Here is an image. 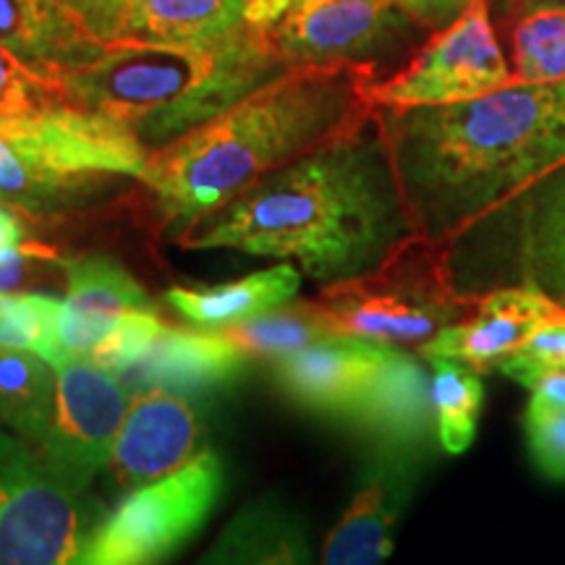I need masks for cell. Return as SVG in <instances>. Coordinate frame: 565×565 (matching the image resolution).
I'll return each mask as SVG.
<instances>
[{"mask_svg": "<svg viewBox=\"0 0 565 565\" xmlns=\"http://www.w3.org/2000/svg\"><path fill=\"white\" fill-rule=\"evenodd\" d=\"M412 236L374 110L356 129L267 173L179 244L294 259L303 275L330 286L374 270Z\"/></svg>", "mask_w": 565, "mask_h": 565, "instance_id": "cell-1", "label": "cell"}, {"mask_svg": "<svg viewBox=\"0 0 565 565\" xmlns=\"http://www.w3.org/2000/svg\"><path fill=\"white\" fill-rule=\"evenodd\" d=\"M416 236L456 246L565 162V79L450 105L374 108Z\"/></svg>", "mask_w": 565, "mask_h": 565, "instance_id": "cell-2", "label": "cell"}, {"mask_svg": "<svg viewBox=\"0 0 565 565\" xmlns=\"http://www.w3.org/2000/svg\"><path fill=\"white\" fill-rule=\"evenodd\" d=\"M377 66L288 68L147 160L139 181L173 242L267 173L356 129L374 113Z\"/></svg>", "mask_w": 565, "mask_h": 565, "instance_id": "cell-3", "label": "cell"}, {"mask_svg": "<svg viewBox=\"0 0 565 565\" xmlns=\"http://www.w3.org/2000/svg\"><path fill=\"white\" fill-rule=\"evenodd\" d=\"M282 71L288 66L275 53L270 32L246 24L194 45L113 42L87 66L66 71L53 84L63 103L124 124L154 152Z\"/></svg>", "mask_w": 565, "mask_h": 565, "instance_id": "cell-4", "label": "cell"}, {"mask_svg": "<svg viewBox=\"0 0 565 565\" xmlns=\"http://www.w3.org/2000/svg\"><path fill=\"white\" fill-rule=\"evenodd\" d=\"M150 150L124 124L55 100L0 118V202L53 215L116 175L145 173Z\"/></svg>", "mask_w": 565, "mask_h": 565, "instance_id": "cell-5", "label": "cell"}, {"mask_svg": "<svg viewBox=\"0 0 565 565\" xmlns=\"http://www.w3.org/2000/svg\"><path fill=\"white\" fill-rule=\"evenodd\" d=\"M450 252V244L412 236L374 270L322 286L315 301L338 335L419 351L479 301L458 286Z\"/></svg>", "mask_w": 565, "mask_h": 565, "instance_id": "cell-6", "label": "cell"}, {"mask_svg": "<svg viewBox=\"0 0 565 565\" xmlns=\"http://www.w3.org/2000/svg\"><path fill=\"white\" fill-rule=\"evenodd\" d=\"M223 490V466L202 450L183 469L126 494L121 505L82 542L84 565L158 563L192 540Z\"/></svg>", "mask_w": 565, "mask_h": 565, "instance_id": "cell-7", "label": "cell"}, {"mask_svg": "<svg viewBox=\"0 0 565 565\" xmlns=\"http://www.w3.org/2000/svg\"><path fill=\"white\" fill-rule=\"evenodd\" d=\"M79 553L76 492L40 445L0 429V565H63Z\"/></svg>", "mask_w": 565, "mask_h": 565, "instance_id": "cell-8", "label": "cell"}, {"mask_svg": "<svg viewBox=\"0 0 565 565\" xmlns=\"http://www.w3.org/2000/svg\"><path fill=\"white\" fill-rule=\"evenodd\" d=\"M513 82L511 61L494 32L490 0H477L448 26L433 32L398 74L374 79V108L450 105L482 97Z\"/></svg>", "mask_w": 565, "mask_h": 565, "instance_id": "cell-9", "label": "cell"}, {"mask_svg": "<svg viewBox=\"0 0 565 565\" xmlns=\"http://www.w3.org/2000/svg\"><path fill=\"white\" fill-rule=\"evenodd\" d=\"M55 374L53 424L40 450L63 482L79 494L110 463L131 393L116 372L84 356L58 364Z\"/></svg>", "mask_w": 565, "mask_h": 565, "instance_id": "cell-10", "label": "cell"}, {"mask_svg": "<svg viewBox=\"0 0 565 565\" xmlns=\"http://www.w3.org/2000/svg\"><path fill=\"white\" fill-rule=\"evenodd\" d=\"M408 21L393 0H296L267 32L288 68L377 66L374 55Z\"/></svg>", "mask_w": 565, "mask_h": 565, "instance_id": "cell-11", "label": "cell"}, {"mask_svg": "<svg viewBox=\"0 0 565 565\" xmlns=\"http://www.w3.org/2000/svg\"><path fill=\"white\" fill-rule=\"evenodd\" d=\"M202 422L181 393L147 385L131 393L110 456L113 479L126 492L158 482L202 454Z\"/></svg>", "mask_w": 565, "mask_h": 565, "instance_id": "cell-12", "label": "cell"}, {"mask_svg": "<svg viewBox=\"0 0 565 565\" xmlns=\"http://www.w3.org/2000/svg\"><path fill=\"white\" fill-rule=\"evenodd\" d=\"M565 309L550 296L529 286L492 288L479 296L475 312L445 328L440 335L422 345L419 356H448L471 370L492 372L505 356L519 351L542 324L561 317Z\"/></svg>", "mask_w": 565, "mask_h": 565, "instance_id": "cell-13", "label": "cell"}, {"mask_svg": "<svg viewBox=\"0 0 565 565\" xmlns=\"http://www.w3.org/2000/svg\"><path fill=\"white\" fill-rule=\"evenodd\" d=\"M393 345H380L359 335H330L307 349L273 359L275 383L309 412L349 416Z\"/></svg>", "mask_w": 565, "mask_h": 565, "instance_id": "cell-14", "label": "cell"}, {"mask_svg": "<svg viewBox=\"0 0 565 565\" xmlns=\"http://www.w3.org/2000/svg\"><path fill=\"white\" fill-rule=\"evenodd\" d=\"M66 296L58 312L61 364L82 359L126 312L158 309L124 265L103 254H82L63 263ZM58 366V364H55Z\"/></svg>", "mask_w": 565, "mask_h": 565, "instance_id": "cell-15", "label": "cell"}, {"mask_svg": "<svg viewBox=\"0 0 565 565\" xmlns=\"http://www.w3.org/2000/svg\"><path fill=\"white\" fill-rule=\"evenodd\" d=\"M374 463L362 490L353 494L343 519L333 526L322 547L330 565H374L393 555L395 526L412 494L414 463L408 450L391 448Z\"/></svg>", "mask_w": 565, "mask_h": 565, "instance_id": "cell-16", "label": "cell"}, {"mask_svg": "<svg viewBox=\"0 0 565 565\" xmlns=\"http://www.w3.org/2000/svg\"><path fill=\"white\" fill-rule=\"evenodd\" d=\"M494 215L513 217L521 286L550 296L565 309V162L529 183Z\"/></svg>", "mask_w": 565, "mask_h": 565, "instance_id": "cell-17", "label": "cell"}, {"mask_svg": "<svg viewBox=\"0 0 565 565\" xmlns=\"http://www.w3.org/2000/svg\"><path fill=\"white\" fill-rule=\"evenodd\" d=\"M0 45L55 82L105 53L58 0H0Z\"/></svg>", "mask_w": 565, "mask_h": 565, "instance_id": "cell-18", "label": "cell"}, {"mask_svg": "<svg viewBox=\"0 0 565 565\" xmlns=\"http://www.w3.org/2000/svg\"><path fill=\"white\" fill-rule=\"evenodd\" d=\"M353 424L391 448H412L435 424L433 380L406 349H393L349 416Z\"/></svg>", "mask_w": 565, "mask_h": 565, "instance_id": "cell-19", "label": "cell"}, {"mask_svg": "<svg viewBox=\"0 0 565 565\" xmlns=\"http://www.w3.org/2000/svg\"><path fill=\"white\" fill-rule=\"evenodd\" d=\"M249 356L236 349L223 330L166 328L137 370V385H160L168 391L210 387L228 383L242 372Z\"/></svg>", "mask_w": 565, "mask_h": 565, "instance_id": "cell-20", "label": "cell"}, {"mask_svg": "<svg viewBox=\"0 0 565 565\" xmlns=\"http://www.w3.org/2000/svg\"><path fill=\"white\" fill-rule=\"evenodd\" d=\"M299 288L301 270L291 263H282L217 288H171L166 299L194 328L225 330L288 303Z\"/></svg>", "mask_w": 565, "mask_h": 565, "instance_id": "cell-21", "label": "cell"}, {"mask_svg": "<svg viewBox=\"0 0 565 565\" xmlns=\"http://www.w3.org/2000/svg\"><path fill=\"white\" fill-rule=\"evenodd\" d=\"M252 0H134L118 42L194 45L249 24Z\"/></svg>", "mask_w": 565, "mask_h": 565, "instance_id": "cell-22", "label": "cell"}, {"mask_svg": "<svg viewBox=\"0 0 565 565\" xmlns=\"http://www.w3.org/2000/svg\"><path fill=\"white\" fill-rule=\"evenodd\" d=\"M55 366L32 349L0 345V424L42 445L55 412Z\"/></svg>", "mask_w": 565, "mask_h": 565, "instance_id": "cell-23", "label": "cell"}, {"mask_svg": "<svg viewBox=\"0 0 565 565\" xmlns=\"http://www.w3.org/2000/svg\"><path fill=\"white\" fill-rule=\"evenodd\" d=\"M309 547L301 529L280 508L257 505L242 511L225 529L207 561L210 563H303Z\"/></svg>", "mask_w": 565, "mask_h": 565, "instance_id": "cell-24", "label": "cell"}, {"mask_svg": "<svg viewBox=\"0 0 565 565\" xmlns=\"http://www.w3.org/2000/svg\"><path fill=\"white\" fill-rule=\"evenodd\" d=\"M223 333L249 359H275L282 356V353L307 349V345L322 341V338L338 335L315 299L280 303V307L254 317V320L225 328Z\"/></svg>", "mask_w": 565, "mask_h": 565, "instance_id": "cell-25", "label": "cell"}, {"mask_svg": "<svg viewBox=\"0 0 565 565\" xmlns=\"http://www.w3.org/2000/svg\"><path fill=\"white\" fill-rule=\"evenodd\" d=\"M433 366V406L437 440L445 454H463L477 435L484 387L479 372L448 356L424 359Z\"/></svg>", "mask_w": 565, "mask_h": 565, "instance_id": "cell-26", "label": "cell"}, {"mask_svg": "<svg viewBox=\"0 0 565 565\" xmlns=\"http://www.w3.org/2000/svg\"><path fill=\"white\" fill-rule=\"evenodd\" d=\"M511 71L519 84L565 79V9H536L505 26Z\"/></svg>", "mask_w": 565, "mask_h": 565, "instance_id": "cell-27", "label": "cell"}, {"mask_svg": "<svg viewBox=\"0 0 565 565\" xmlns=\"http://www.w3.org/2000/svg\"><path fill=\"white\" fill-rule=\"evenodd\" d=\"M61 301L45 294H0V345H19L61 364Z\"/></svg>", "mask_w": 565, "mask_h": 565, "instance_id": "cell-28", "label": "cell"}, {"mask_svg": "<svg viewBox=\"0 0 565 565\" xmlns=\"http://www.w3.org/2000/svg\"><path fill=\"white\" fill-rule=\"evenodd\" d=\"M166 328L168 324L160 320L158 309L126 312L84 359H89V362L100 364L103 370H110L116 374L131 372L150 353L154 341H158Z\"/></svg>", "mask_w": 565, "mask_h": 565, "instance_id": "cell-29", "label": "cell"}, {"mask_svg": "<svg viewBox=\"0 0 565 565\" xmlns=\"http://www.w3.org/2000/svg\"><path fill=\"white\" fill-rule=\"evenodd\" d=\"M524 422L536 469L553 482H565V408L532 395Z\"/></svg>", "mask_w": 565, "mask_h": 565, "instance_id": "cell-30", "label": "cell"}, {"mask_svg": "<svg viewBox=\"0 0 565 565\" xmlns=\"http://www.w3.org/2000/svg\"><path fill=\"white\" fill-rule=\"evenodd\" d=\"M61 100L55 84L0 45V118Z\"/></svg>", "mask_w": 565, "mask_h": 565, "instance_id": "cell-31", "label": "cell"}, {"mask_svg": "<svg viewBox=\"0 0 565 565\" xmlns=\"http://www.w3.org/2000/svg\"><path fill=\"white\" fill-rule=\"evenodd\" d=\"M61 254L42 242H24L0 252V294H21L34 280H45L51 270H63Z\"/></svg>", "mask_w": 565, "mask_h": 565, "instance_id": "cell-32", "label": "cell"}, {"mask_svg": "<svg viewBox=\"0 0 565 565\" xmlns=\"http://www.w3.org/2000/svg\"><path fill=\"white\" fill-rule=\"evenodd\" d=\"M532 366H565V312L529 335V341L505 356L498 370L513 377L515 372Z\"/></svg>", "mask_w": 565, "mask_h": 565, "instance_id": "cell-33", "label": "cell"}, {"mask_svg": "<svg viewBox=\"0 0 565 565\" xmlns=\"http://www.w3.org/2000/svg\"><path fill=\"white\" fill-rule=\"evenodd\" d=\"M71 17L105 45L118 42L126 11L134 0H58Z\"/></svg>", "mask_w": 565, "mask_h": 565, "instance_id": "cell-34", "label": "cell"}, {"mask_svg": "<svg viewBox=\"0 0 565 565\" xmlns=\"http://www.w3.org/2000/svg\"><path fill=\"white\" fill-rule=\"evenodd\" d=\"M471 3H477V0H393L395 9L406 13L412 24L433 32L456 21Z\"/></svg>", "mask_w": 565, "mask_h": 565, "instance_id": "cell-35", "label": "cell"}, {"mask_svg": "<svg viewBox=\"0 0 565 565\" xmlns=\"http://www.w3.org/2000/svg\"><path fill=\"white\" fill-rule=\"evenodd\" d=\"M511 380L526 385L536 398L565 408V366H532L515 372Z\"/></svg>", "mask_w": 565, "mask_h": 565, "instance_id": "cell-36", "label": "cell"}, {"mask_svg": "<svg viewBox=\"0 0 565 565\" xmlns=\"http://www.w3.org/2000/svg\"><path fill=\"white\" fill-rule=\"evenodd\" d=\"M536 9H565V0H490V11L503 26Z\"/></svg>", "mask_w": 565, "mask_h": 565, "instance_id": "cell-37", "label": "cell"}, {"mask_svg": "<svg viewBox=\"0 0 565 565\" xmlns=\"http://www.w3.org/2000/svg\"><path fill=\"white\" fill-rule=\"evenodd\" d=\"M26 217H30L26 212L0 202V252L30 242V238H26V223H24Z\"/></svg>", "mask_w": 565, "mask_h": 565, "instance_id": "cell-38", "label": "cell"}]
</instances>
